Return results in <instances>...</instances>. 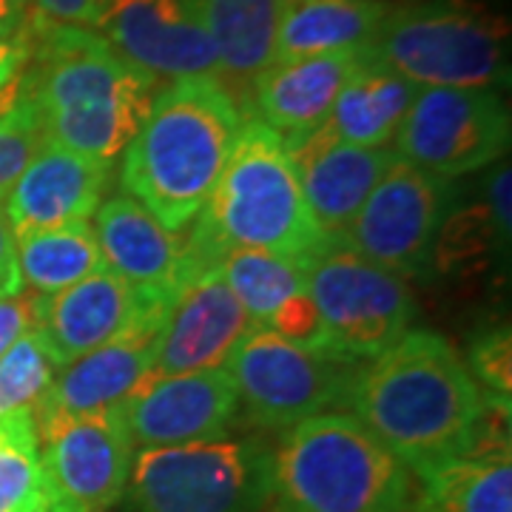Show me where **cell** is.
I'll use <instances>...</instances> for the list:
<instances>
[{
  "mask_svg": "<svg viewBox=\"0 0 512 512\" xmlns=\"http://www.w3.org/2000/svg\"><path fill=\"white\" fill-rule=\"evenodd\" d=\"M487 390L458 350L433 330H407L359 367L350 416L416 476L447 458L473 456Z\"/></svg>",
  "mask_w": 512,
  "mask_h": 512,
  "instance_id": "obj_1",
  "label": "cell"
},
{
  "mask_svg": "<svg viewBox=\"0 0 512 512\" xmlns=\"http://www.w3.org/2000/svg\"><path fill=\"white\" fill-rule=\"evenodd\" d=\"M26 80L49 143L114 165L146 120L160 80L83 26L29 15Z\"/></svg>",
  "mask_w": 512,
  "mask_h": 512,
  "instance_id": "obj_2",
  "label": "cell"
},
{
  "mask_svg": "<svg viewBox=\"0 0 512 512\" xmlns=\"http://www.w3.org/2000/svg\"><path fill=\"white\" fill-rule=\"evenodd\" d=\"M242 123L237 94L220 77L171 80L120 154L123 194L183 234L211 200Z\"/></svg>",
  "mask_w": 512,
  "mask_h": 512,
  "instance_id": "obj_3",
  "label": "cell"
},
{
  "mask_svg": "<svg viewBox=\"0 0 512 512\" xmlns=\"http://www.w3.org/2000/svg\"><path fill=\"white\" fill-rule=\"evenodd\" d=\"M185 239L200 265H217L234 248L308 262L328 242L305 202L285 140L256 117L239 128L220 183Z\"/></svg>",
  "mask_w": 512,
  "mask_h": 512,
  "instance_id": "obj_4",
  "label": "cell"
},
{
  "mask_svg": "<svg viewBox=\"0 0 512 512\" xmlns=\"http://www.w3.org/2000/svg\"><path fill=\"white\" fill-rule=\"evenodd\" d=\"M416 478L350 413L293 424L274 450L279 512H413Z\"/></svg>",
  "mask_w": 512,
  "mask_h": 512,
  "instance_id": "obj_5",
  "label": "cell"
},
{
  "mask_svg": "<svg viewBox=\"0 0 512 512\" xmlns=\"http://www.w3.org/2000/svg\"><path fill=\"white\" fill-rule=\"evenodd\" d=\"M370 49L419 89H498L510 80L507 20L478 0L390 6Z\"/></svg>",
  "mask_w": 512,
  "mask_h": 512,
  "instance_id": "obj_6",
  "label": "cell"
},
{
  "mask_svg": "<svg viewBox=\"0 0 512 512\" xmlns=\"http://www.w3.org/2000/svg\"><path fill=\"white\" fill-rule=\"evenodd\" d=\"M271 498L274 450L262 439L137 450L126 484L131 512H265Z\"/></svg>",
  "mask_w": 512,
  "mask_h": 512,
  "instance_id": "obj_7",
  "label": "cell"
},
{
  "mask_svg": "<svg viewBox=\"0 0 512 512\" xmlns=\"http://www.w3.org/2000/svg\"><path fill=\"white\" fill-rule=\"evenodd\" d=\"M237 384L239 410L268 430H291L299 421L348 404L362 362L330 350H305L256 325L225 359Z\"/></svg>",
  "mask_w": 512,
  "mask_h": 512,
  "instance_id": "obj_8",
  "label": "cell"
},
{
  "mask_svg": "<svg viewBox=\"0 0 512 512\" xmlns=\"http://www.w3.org/2000/svg\"><path fill=\"white\" fill-rule=\"evenodd\" d=\"M305 279L330 350L339 356L365 365L410 330L416 299L407 279L367 262L339 239H328L308 259Z\"/></svg>",
  "mask_w": 512,
  "mask_h": 512,
  "instance_id": "obj_9",
  "label": "cell"
},
{
  "mask_svg": "<svg viewBox=\"0 0 512 512\" xmlns=\"http://www.w3.org/2000/svg\"><path fill=\"white\" fill-rule=\"evenodd\" d=\"M510 148V111L498 89L424 86L393 140V154L441 180L498 163Z\"/></svg>",
  "mask_w": 512,
  "mask_h": 512,
  "instance_id": "obj_10",
  "label": "cell"
},
{
  "mask_svg": "<svg viewBox=\"0 0 512 512\" xmlns=\"http://www.w3.org/2000/svg\"><path fill=\"white\" fill-rule=\"evenodd\" d=\"M453 208L456 185L396 157L339 242L390 274L421 279Z\"/></svg>",
  "mask_w": 512,
  "mask_h": 512,
  "instance_id": "obj_11",
  "label": "cell"
},
{
  "mask_svg": "<svg viewBox=\"0 0 512 512\" xmlns=\"http://www.w3.org/2000/svg\"><path fill=\"white\" fill-rule=\"evenodd\" d=\"M40 441V493L46 512H109L126 495L134 444L123 407L46 421Z\"/></svg>",
  "mask_w": 512,
  "mask_h": 512,
  "instance_id": "obj_12",
  "label": "cell"
},
{
  "mask_svg": "<svg viewBox=\"0 0 512 512\" xmlns=\"http://www.w3.org/2000/svg\"><path fill=\"white\" fill-rule=\"evenodd\" d=\"M237 416V384L225 367L180 376L148 373L123 404L134 450L225 439Z\"/></svg>",
  "mask_w": 512,
  "mask_h": 512,
  "instance_id": "obj_13",
  "label": "cell"
},
{
  "mask_svg": "<svg viewBox=\"0 0 512 512\" xmlns=\"http://www.w3.org/2000/svg\"><path fill=\"white\" fill-rule=\"evenodd\" d=\"M94 237L106 271L151 308H171L200 265L183 234L168 231L128 194L106 197L94 214Z\"/></svg>",
  "mask_w": 512,
  "mask_h": 512,
  "instance_id": "obj_14",
  "label": "cell"
},
{
  "mask_svg": "<svg viewBox=\"0 0 512 512\" xmlns=\"http://www.w3.org/2000/svg\"><path fill=\"white\" fill-rule=\"evenodd\" d=\"M97 29L157 80L220 77L202 0H114Z\"/></svg>",
  "mask_w": 512,
  "mask_h": 512,
  "instance_id": "obj_15",
  "label": "cell"
},
{
  "mask_svg": "<svg viewBox=\"0 0 512 512\" xmlns=\"http://www.w3.org/2000/svg\"><path fill=\"white\" fill-rule=\"evenodd\" d=\"M165 313L168 311H146L123 336L60 367L52 387L32 407L35 427L123 407L154 367Z\"/></svg>",
  "mask_w": 512,
  "mask_h": 512,
  "instance_id": "obj_16",
  "label": "cell"
},
{
  "mask_svg": "<svg viewBox=\"0 0 512 512\" xmlns=\"http://www.w3.org/2000/svg\"><path fill=\"white\" fill-rule=\"evenodd\" d=\"M256 328L217 265H205L185 282L165 313L151 376H180L225 365L239 339Z\"/></svg>",
  "mask_w": 512,
  "mask_h": 512,
  "instance_id": "obj_17",
  "label": "cell"
},
{
  "mask_svg": "<svg viewBox=\"0 0 512 512\" xmlns=\"http://www.w3.org/2000/svg\"><path fill=\"white\" fill-rule=\"evenodd\" d=\"M111 185V165L46 143L6 194L3 214L12 234L49 231L89 222L103 205Z\"/></svg>",
  "mask_w": 512,
  "mask_h": 512,
  "instance_id": "obj_18",
  "label": "cell"
},
{
  "mask_svg": "<svg viewBox=\"0 0 512 512\" xmlns=\"http://www.w3.org/2000/svg\"><path fill=\"white\" fill-rule=\"evenodd\" d=\"M313 220L325 239H342L370 191L396 160L393 148H365L313 131L285 143Z\"/></svg>",
  "mask_w": 512,
  "mask_h": 512,
  "instance_id": "obj_19",
  "label": "cell"
},
{
  "mask_svg": "<svg viewBox=\"0 0 512 512\" xmlns=\"http://www.w3.org/2000/svg\"><path fill=\"white\" fill-rule=\"evenodd\" d=\"M367 52L370 46L333 55L274 60L251 80L256 120L274 128L285 143L319 131L328 123L330 109L350 74L365 63Z\"/></svg>",
  "mask_w": 512,
  "mask_h": 512,
  "instance_id": "obj_20",
  "label": "cell"
},
{
  "mask_svg": "<svg viewBox=\"0 0 512 512\" xmlns=\"http://www.w3.org/2000/svg\"><path fill=\"white\" fill-rule=\"evenodd\" d=\"M146 311L168 308L146 305L120 276L103 268L66 291L37 296V330L55 353L57 365L66 367L123 336Z\"/></svg>",
  "mask_w": 512,
  "mask_h": 512,
  "instance_id": "obj_21",
  "label": "cell"
},
{
  "mask_svg": "<svg viewBox=\"0 0 512 512\" xmlns=\"http://www.w3.org/2000/svg\"><path fill=\"white\" fill-rule=\"evenodd\" d=\"M416 94V83L390 69L370 49L365 63L350 74L345 89L336 97L322 131L353 146L390 148Z\"/></svg>",
  "mask_w": 512,
  "mask_h": 512,
  "instance_id": "obj_22",
  "label": "cell"
},
{
  "mask_svg": "<svg viewBox=\"0 0 512 512\" xmlns=\"http://www.w3.org/2000/svg\"><path fill=\"white\" fill-rule=\"evenodd\" d=\"M390 15L384 0H299L285 3L274 60L367 49Z\"/></svg>",
  "mask_w": 512,
  "mask_h": 512,
  "instance_id": "obj_23",
  "label": "cell"
},
{
  "mask_svg": "<svg viewBox=\"0 0 512 512\" xmlns=\"http://www.w3.org/2000/svg\"><path fill=\"white\" fill-rule=\"evenodd\" d=\"M510 163L498 165L484 200L461 205L441 225L430 268L439 274H484L490 259L510 251Z\"/></svg>",
  "mask_w": 512,
  "mask_h": 512,
  "instance_id": "obj_24",
  "label": "cell"
},
{
  "mask_svg": "<svg viewBox=\"0 0 512 512\" xmlns=\"http://www.w3.org/2000/svg\"><path fill=\"white\" fill-rule=\"evenodd\" d=\"M202 12L225 86L251 83L274 63L285 0H202Z\"/></svg>",
  "mask_w": 512,
  "mask_h": 512,
  "instance_id": "obj_25",
  "label": "cell"
},
{
  "mask_svg": "<svg viewBox=\"0 0 512 512\" xmlns=\"http://www.w3.org/2000/svg\"><path fill=\"white\" fill-rule=\"evenodd\" d=\"M413 478V512H512L510 456L447 458Z\"/></svg>",
  "mask_w": 512,
  "mask_h": 512,
  "instance_id": "obj_26",
  "label": "cell"
},
{
  "mask_svg": "<svg viewBox=\"0 0 512 512\" xmlns=\"http://www.w3.org/2000/svg\"><path fill=\"white\" fill-rule=\"evenodd\" d=\"M15 256L23 288L37 296L66 291L106 268L92 222L18 234Z\"/></svg>",
  "mask_w": 512,
  "mask_h": 512,
  "instance_id": "obj_27",
  "label": "cell"
},
{
  "mask_svg": "<svg viewBox=\"0 0 512 512\" xmlns=\"http://www.w3.org/2000/svg\"><path fill=\"white\" fill-rule=\"evenodd\" d=\"M305 265L308 262L254 248H234L217 262L225 285L237 296L242 311L251 316L254 325H265L288 296L308 288Z\"/></svg>",
  "mask_w": 512,
  "mask_h": 512,
  "instance_id": "obj_28",
  "label": "cell"
},
{
  "mask_svg": "<svg viewBox=\"0 0 512 512\" xmlns=\"http://www.w3.org/2000/svg\"><path fill=\"white\" fill-rule=\"evenodd\" d=\"M49 143L43 117L26 74L20 72L15 83L0 92V202L18 183L26 165L37 157V151Z\"/></svg>",
  "mask_w": 512,
  "mask_h": 512,
  "instance_id": "obj_29",
  "label": "cell"
},
{
  "mask_svg": "<svg viewBox=\"0 0 512 512\" xmlns=\"http://www.w3.org/2000/svg\"><path fill=\"white\" fill-rule=\"evenodd\" d=\"M40 495V441L32 410L0 419V512H23Z\"/></svg>",
  "mask_w": 512,
  "mask_h": 512,
  "instance_id": "obj_30",
  "label": "cell"
},
{
  "mask_svg": "<svg viewBox=\"0 0 512 512\" xmlns=\"http://www.w3.org/2000/svg\"><path fill=\"white\" fill-rule=\"evenodd\" d=\"M55 353L43 333L32 328L0 356V419L18 410H32L55 382Z\"/></svg>",
  "mask_w": 512,
  "mask_h": 512,
  "instance_id": "obj_31",
  "label": "cell"
},
{
  "mask_svg": "<svg viewBox=\"0 0 512 512\" xmlns=\"http://www.w3.org/2000/svg\"><path fill=\"white\" fill-rule=\"evenodd\" d=\"M467 370L476 379L481 390L495 393V396H507L512 393V339L507 325L481 330L470 353H467Z\"/></svg>",
  "mask_w": 512,
  "mask_h": 512,
  "instance_id": "obj_32",
  "label": "cell"
},
{
  "mask_svg": "<svg viewBox=\"0 0 512 512\" xmlns=\"http://www.w3.org/2000/svg\"><path fill=\"white\" fill-rule=\"evenodd\" d=\"M262 328L274 330L279 339L291 342L305 350H330L328 328L322 322V313L316 308L308 288L288 296ZM333 353V350H330Z\"/></svg>",
  "mask_w": 512,
  "mask_h": 512,
  "instance_id": "obj_33",
  "label": "cell"
},
{
  "mask_svg": "<svg viewBox=\"0 0 512 512\" xmlns=\"http://www.w3.org/2000/svg\"><path fill=\"white\" fill-rule=\"evenodd\" d=\"M114 0H29L32 18L97 29Z\"/></svg>",
  "mask_w": 512,
  "mask_h": 512,
  "instance_id": "obj_34",
  "label": "cell"
},
{
  "mask_svg": "<svg viewBox=\"0 0 512 512\" xmlns=\"http://www.w3.org/2000/svg\"><path fill=\"white\" fill-rule=\"evenodd\" d=\"M32 328H37V293L0 296V356Z\"/></svg>",
  "mask_w": 512,
  "mask_h": 512,
  "instance_id": "obj_35",
  "label": "cell"
},
{
  "mask_svg": "<svg viewBox=\"0 0 512 512\" xmlns=\"http://www.w3.org/2000/svg\"><path fill=\"white\" fill-rule=\"evenodd\" d=\"M20 291H23V279L18 271V256H15V234L0 205V296H15Z\"/></svg>",
  "mask_w": 512,
  "mask_h": 512,
  "instance_id": "obj_36",
  "label": "cell"
},
{
  "mask_svg": "<svg viewBox=\"0 0 512 512\" xmlns=\"http://www.w3.org/2000/svg\"><path fill=\"white\" fill-rule=\"evenodd\" d=\"M26 63H29V26L23 35L0 40V92L18 80Z\"/></svg>",
  "mask_w": 512,
  "mask_h": 512,
  "instance_id": "obj_37",
  "label": "cell"
},
{
  "mask_svg": "<svg viewBox=\"0 0 512 512\" xmlns=\"http://www.w3.org/2000/svg\"><path fill=\"white\" fill-rule=\"evenodd\" d=\"M29 0H0V40L18 37L29 26Z\"/></svg>",
  "mask_w": 512,
  "mask_h": 512,
  "instance_id": "obj_38",
  "label": "cell"
},
{
  "mask_svg": "<svg viewBox=\"0 0 512 512\" xmlns=\"http://www.w3.org/2000/svg\"><path fill=\"white\" fill-rule=\"evenodd\" d=\"M23 512H46V507H43V493L37 495L35 501H32V504H29Z\"/></svg>",
  "mask_w": 512,
  "mask_h": 512,
  "instance_id": "obj_39",
  "label": "cell"
},
{
  "mask_svg": "<svg viewBox=\"0 0 512 512\" xmlns=\"http://www.w3.org/2000/svg\"><path fill=\"white\" fill-rule=\"evenodd\" d=\"M285 3H299V0H285Z\"/></svg>",
  "mask_w": 512,
  "mask_h": 512,
  "instance_id": "obj_40",
  "label": "cell"
}]
</instances>
